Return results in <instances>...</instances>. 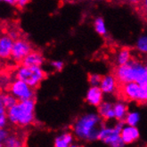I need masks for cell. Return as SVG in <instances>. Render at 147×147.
Masks as SVG:
<instances>
[{
  "instance_id": "13",
  "label": "cell",
  "mask_w": 147,
  "mask_h": 147,
  "mask_svg": "<svg viewBox=\"0 0 147 147\" xmlns=\"http://www.w3.org/2000/svg\"><path fill=\"white\" fill-rule=\"evenodd\" d=\"M117 86H118V81L116 80L115 76L112 73L102 77L101 84H100V88L103 93H106V94L115 93Z\"/></svg>"
},
{
  "instance_id": "3",
  "label": "cell",
  "mask_w": 147,
  "mask_h": 147,
  "mask_svg": "<svg viewBox=\"0 0 147 147\" xmlns=\"http://www.w3.org/2000/svg\"><path fill=\"white\" fill-rule=\"evenodd\" d=\"M100 115L86 114L78 119L72 126L76 137L80 140L93 141L98 139V135L103 127Z\"/></svg>"
},
{
  "instance_id": "5",
  "label": "cell",
  "mask_w": 147,
  "mask_h": 147,
  "mask_svg": "<svg viewBox=\"0 0 147 147\" xmlns=\"http://www.w3.org/2000/svg\"><path fill=\"white\" fill-rule=\"evenodd\" d=\"M14 77L36 89L47 78V73L41 66H26L21 64L15 70Z\"/></svg>"
},
{
  "instance_id": "6",
  "label": "cell",
  "mask_w": 147,
  "mask_h": 147,
  "mask_svg": "<svg viewBox=\"0 0 147 147\" xmlns=\"http://www.w3.org/2000/svg\"><path fill=\"white\" fill-rule=\"evenodd\" d=\"M7 90L11 94H13L19 101L33 99L36 96L35 88H31L26 82L19 79H16V78L10 82Z\"/></svg>"
},
{
  "instance_id": "25",
  "label": "cell",
  "mask_w": 147,
  "mask_h": 147,
  "mask_svg": "<svg viewBox=\"0 0 147 147\" xmlns=\"http://www.w3.org/2000/svg\"><path fill=\"white\" fill-rule=\"evenodd\" d=\"M102 76L97 74H90L88 76V81L91 86H100Z\"/></svg>"
},
{
  "instance_id": "23",
  "label": "cell",
  "mask_w": 147,
  "mask_h": 147,
  "mask_svg": "<svg viewBox=\"0 0 147 147\" xmlns=\"http://www.w3.org/2000/svg\"><path fill=\"white\" fill-rule=\"evenodd\" d=\"M138 120H139V114L137 112H130L126 116L124 122H126L129 126H136Z\"/></svg>"
},
{
  "instance_id": "9",
  "label": "cell",
  "mask_w": 147,
  "mask_h": 147,
  "mask_svg": "<svg viewBox=\"0 0 147 147\" xmlns=\"http://www.w3.org/2000/svg\"><path fill=\"white\" fill-rule=\"evenodd\" d=\"M13 41L7 33L0 36V57L2 61H8L11 59Z\"/></svg>"
},
{
  "instance_id": "11",
  "label": "cell",
  "mask_w": 147,
  "mask_h": 147,
  "mask_svg": "<svg viewBox=\"0 0 147 147\" xmlns=\"http://www.w3.org/2000/svg\"><path fill=\"white\" fill-rule=\"evenodd\" d=\"M45 58L39 51L32 50L21 63L22 65L26 66H42L44 64Z\"/></svg>"
},
{
  "instance_id": "31",
  "label": "cell",
  "mask_w": 147,
  "mask_h": 147,
  "mask_svg": "<svg viewBox=\"0 0 147 147\" xmlns=\"http://www.w3.org/2000/svg\"><path fill=\"white\" fill-rule=\"evenodd\" d=\"M127 2H129L130 4H132V5H134L136 6L138 3H139L140 0H127Z\"/></svg>"
},
{
  "instance_id": "27",
  "label": "cell",
  "mask_w": 147,
  "mask_h": 147,
  "mask_svg": "<svg viewBox=\"0 0 147 147\" xmlns=\"http://www.w3.org/2000/svg\"><path fill=\"white\" fill-rule=\"evenodd\" d=\"M50 65L54 68L55 71H61L63 69L64 63L62 61H54V62H52L50 63Z\"/></svg>"
},
{
  "instance_id": "4",
  "label": "cell",
  "mask_w": 147,
  "mask_h": 147,
  "mask_svg": "<svg viewBox=\"0 0 147 147\" xmlns=\"http://www.w3.org/2000/svg\"><path fill=\"white\" fill-rule=\"evenodd\" d=\"M114 94L119 100L125 102H136L138 105H145L147 103V83H118L117 89Z\"/></svg>"
},
{
  "instance_id": "15",
  "label": "cell",
  "mask_w": 147,
  "mask_h": 147,
  "mask_svg": "<svg viewBox=\"0 0 147 147\" xmlns=\"http://www.w3.org/2000/svg\"><path fill=\"white\" fill-rule=\"evenodd\" d=\"M25 140L24 137L22 136L21 134H17L14 132H11L8 136L6 140L4 142V146L5 147H22L24 146Z\"/></svg>"
},
{
  "instance_id": "33",
  "label": "cell",
  "mask_w": 147,
  "mask_h": 147,
  "mask_svg": "<svg viewBox=\"0 0 147 147\" xmlns=\"http://www.w3.org/2000/svg\"><path fill=\"white\" fill-rule=\"evenodd\" d=\"M1 62H2V59H1V57H0V63H1Z\"/></svg>"
},
{
  "instance_id": "12",
  "label": "cell",
  "mask_w": 147,
  "mask_h": 147,
  "mask_svg": "<svg viewBox=\"0 0 147 147\" xmlns=\"http://www.w3.org/2000/svg\"><path fill=\"white\" fill-rule=\"evenodd\" d=\"M120 136H121V139L124 144H132L139 138L140 135L136 126L128 125L127 127H123Z\"/></svg>"
},
{
  "instance_id": "10",
  "label": "cell",
  "mask_w": 147,
  "mask_h": 147,
  "mask_svg": "<svg viewBox=\"0 0 147 147\" xmlns=\"http://www.w3.org/2000/svg\"><path fill=\"white\" fill-rule=\"evenodd\" d=\"M102 90L98 86H93L86 94V102L93 106H99L102 102Z\"/></svg>"
},
{
  "instance_id": "19",
  "label": "cell",
  "mask_w": 147,
  "mask_h": 147,
  "mask_svg": "<svg viewBox=\"0 0 147 147\" xmlns=\"http://www.w3.org/2000/svg\"><path fill=\"white\" fill-rule=\"evenodd\" d=\"M0 98H1L5 107L7 110L9 109V108H11L12 106H13L14 105H16V103L18 102V101H19L9 91H7V92H0Z\"/></svg>"
},
{
  "instance_id": "34",
  "label": "cell",
  "mask_w": 147,
  "mask_h": 147,
  "mask_svg": "<svg viewBox=\"0 0 147 147\" xmlns=\"http://www.w3.org/2000/svg\"><path fill=\"white\" fill-rule=\"evenodd\" d=\"M0 2H4V0H0Z\"/></svg>"
},
{
  "instance_id": "20",
  "label": "cell",
  "mask_w": 147,
  "mask_h": 147,
  "mask_svg": "<svg viewBox=\"0 0 147 147\" xmlns=\"http://www.w3.org/2000/svg\"><path fill=\"white\" fill-rule=\"evenodd\" d=\"M9 122L7 119V109L5 107L4 103L0 98V127H8Z\"/></svg>"
},
{
  "instance_id": "2",
  "label": "cell",
  "mask_w": 147,
  "mask_h": 147,
  "mask_svg": "<svg viewBox=\"0 0 147 147\" xmlns=\"http://www.w3.org/2000/svg\"><path fill=\"white\" fill-rule=\"evenodd\" d=\"M112 74L115 76L118 83H147V65L134 57L125 64L116 65L113 68Z\"/></svg>"
},
{
  "instance_id": "24",
  "label": "cell",
  "mask_w": 147,
  "mask_h": 147,
  "mask_svg": "<svg viewBox=\"0 0 147 147\" xmlns=\"http://www.w3.org/2000/svg\"><path fill=\"white\" fill-rule=\"evenodd\" d=\"M136 49L143 54H147V36L141 37L137 40Z\"/></svg>"
},
{
  "instance_id": "28",
  "label": "cell",
  "mask_w": 147,
  "mask_h": 147,
  "mask_svg": "<svg viewBox=\"0 0 147 147\" xmlns=\"http://www.w3.org/2000/svg\"><path fill=\"white\" fill-rule=\"evenodd\" d=\"M8 35H9L13 40H15V39H17V38H19L21 36H20V33H19V31L17 30L16 29H11V30H9L7 32H6Z\"/></svg>"
},
{
  "instance_id": "21",
  "label": "cell",
  "mask_w": 147,
  "mask_h": 147,
  "mask_svg": "<svg viewBox=\"0 0 147 147\" xmlns=\"http://www.w3.org/2000/svg\"><path fill=\"white\" fill-rule=\"evenodd\" d=\"M94 29L101 36H105L106 35V27H105V23L102 18H97L94 21Z\"/></svg>"
},
{
  "instance_id": "17",
  "label": "cell",
  "mask_w": 147,
  "mask_h": 147,
  "mask_svg": "<svg viewBox=\"0 0 147 147\" xmlns=\"http://www.w3.org/2000/svg\"><path fill=\"white\" fill-rule=\"evenodd\" d=\"M131 50L128 47H123L121 48L118 53L117 58H116V65H122L127 63V62L130 61L132 58Z\"/></svg>"
},
{
  "instance_id": "30",
  "label": "cell",
  "mask_w": 147,
  "mask_h": 147,
  "mask_svg": "<svg viewBox=\"0 0 147 147\" xmlns=\"http://www.w3.org/2000/svg\"><path fill=\"white\" fill-rule=\"evenodd\" d=\"M5 3H7L11 5H16L17 2H18V0H4Z\"/></svg>"
},
{
  "instance_id": "22",
  "label": "cell",
  "mask_w": 147,
  "mask_h": 147,
  "mask_svg": "<svg viewBox=\"0 0 147 147\" xmlns=\"http://www.w3.org/2000/svg\"><path fill=\"white\" fill-rule=\"evenodd\" d=\"M139 14L144 19V21L147 22V0H140L139 3H138L135 6Z\"/></svg>"
},
{
  "instance_id": "8",
  "label": "cell",
  "mask_w": 147,
  "mask_h": 147,
  "mask_svg": "<svg viewBox=\"0 0 147 147\" xmlns=\"http://www.w3.org/2000/svg\"><path fill=\"white\" fill-rule=\"evenodd\" d=\"M33 50L30 42L25 38L20 37L13 41L11 60L13 63H21L22 60Z\"/></svg>"
},
{
  "instance_id": "7",
  "label": "cell",
  "mask_w": 147,
  "mask_h": 147,
  "mask_svg": "<svg viewBox=\"0 0 147 147\" xmlns=\"http://www.w3.org/2000/svg\"><path fill=\"white\" fill-rule=\"evenodd\" d=\"M123 122L124 121H119V123L112 128L102 127L98 135V140L112 146L124 145L125 144L123 143L121 136H120L123 128Z\"/></svg>"
},
{
  "instance_id": "16",
  "label": "cell",
  "mask_w": 147,
  "mask_h": 147,
  "mask_svg": "<svg viewBox=\"0 0 147 147\" xmlns=\"http://www.w3.org/2000/svg\"><path fill=\"white\" fill-rule=\"evenodd\" d=\"M73 142V136L71 133H63L58 136L55 139L54 145L55 147H68L71 146Z\"/></svg>"
},
{
  "instance_id": "1",
  "label": "cell",
  "mask_w": 147,
  "mask_h": 147,
  "mask_svg": "<svg viewBox=\"0 0 147 147\" xmlns=\"http://www.w3.org/2000/svg\"><path fill=\"white\" fill-rule=\"evenodd\" d=\"M36 100L28 99L18 102L7 110V119L9 125L20 128L32 125L36 120Z\"/></svg>"
},
{
  "instance_id": "32",
  "label": "cell",
  "mask_w": 147,
  "mask_h": 147,
  "mask_svg": "<svg viewBox=\"0 0 147 147\" xmlns=\"http://www.w3.org/2000/svg\"><path fill=\"white\" fill-rule=\"evenodd\" d=\"M2 146H4V144H3V143L0 142V147H2Z\"/></svg>"
},
{
  "instance_id": "14",
  "label": "cell",
  "mask_w": 147,
  "mask_h": 147,
  "mask_svg": "<svg viewBox=\"0 0 147 147\" xmlns=\"http://www.w3.org/2000/svg\"><path fill=\"white\" fill-rule=\"evenodd\" d=\"M98 114L105 121L115 118L114 105L110 102H102L98 106Z\"/></svg>"
},
{
  "instance_id": "29",
  "label": "cell",
  "mask_w": 147,
  "mask_h": 147,
  "mask_svg": "<svg viewBox=\"0 0 147 147\" xmlns=\"http://www.w3.org/2000/svg\"><path fill=\"white\" fill-rule=\"evenodd\" d=\"M30 1V0H18V2H17L15 6L18 7L19 9H23V8H25L26 6L28 5Z\"/></svg>"
},
{
  "instance_id": "26",
  "label": "cell",
  "mask_w": 147,
  "mask_h": 147,
  "mask_svg": "<svg viewBox=\"0 0 147 147\" xmlns=\"http://www.w3.org/2000/svg\"><path fill=\"white\" fill-rule=\"evenodd\" d=\"M11 130L10 129H8L7 127H0V142L3 143L6 140V138L8 137V136H9L11 134Z\"/></svg>"
},
{
  "instance_id": "18",
  "label": "cell",
  "mask_w": 147,
  "mask_h": 147,
  "mask_svg": "<svg viewBox=\"0 0 147 147\" xmlns=\"http://www.w3.org/2000/svg\"><path fill=\"white\" fill-rule=\"evenodd\" d=\"M127 113V106L123 102H117L114 105V116L118 121H124Z\"/></svg>"
}]
</instances>
